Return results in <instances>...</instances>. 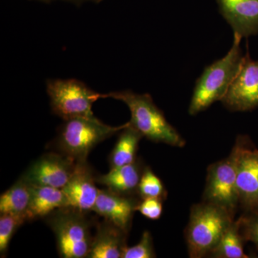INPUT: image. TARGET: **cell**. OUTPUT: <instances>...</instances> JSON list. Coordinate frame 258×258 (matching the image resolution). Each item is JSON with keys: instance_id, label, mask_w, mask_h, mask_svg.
<instances>
[{"instance_id": "cell-7", "label": "cell", "mask_w": 258, "mask_h": 258, "mask_svg": "<svg viewBox=\"0 0 258 258\" xmlns=\"http://www.w3.org/2000/svg\"><path fill=\"white\" fill-rule=\"evenodd\" d=\"M239 153L240 144L236 140L228 157L209 166L203 195L204 202L223 208L233 217L239 205L237 189Z\"/></svg>"}, {"instance_id": "cell-17", "label": "cell", "mask_w": 258, "mask_h": 258, "mask_svg": "<svg viewBox=\"0 0 258 258\" xmlns=\"http://www.w3.org/2000/svg\"><path fill=\"white\" fill-rule=\"evenodd\" d=\"M144 138L139 132L128 125L120 131L114 147L108 157L110 169L132 164L137 159L139 142Z\"/></svg>"}, {"instance_id": "cell-10", "label": "cell", "mask_w": 258, "mask_h": 258, "mask_svg": "<svg viewBox=\"0 0 258 258\" xmlns=\"http://www.w3.org/2000/svg\"><path fill=\"white\" fill-rule=\"evenodd\" d=\"M77 162L60 152L44 154L22 176L30 184L62 189L71 179Z\"/></svg>"}, {"instance_id": "cell-20", "label": "cell", "mask_w": 258, "mask_h": 258, "mask_svg": "<svg viewBox=\"0 0 258 258\" xmlns=\"http://www.w3.org/2000/svg\"><path fill=\"white\" fill-rule=\"evenodd\" d=\"M139 198H159L164 200L166 198L165 186L161 180L149 166H145L138 186Z\"/></svg>"}, {"instance_id": "cell-16", "label": "cell", "mask_w": 258, "mask_h": 258, "mask_svg": "<svg viewBox=\"0 0 258 258\" xmlns=\"http://www.w3.org/2000/svg\"><path fill=\"white\" fill-rule=\"evenodd\" d=\"M64 207H68V203L62 189L32 185L31 198L25 219L27 222L45 219L52 212Z\"/></svg>"}, {"instance_id": "cell-15", "label": "cell", "mask_w": 258, "mask_h": 258, "mask_svg": "<svg viewBox=\"0 0 258 258\" xmlns=\"http://www.w3.org/2000/svg\"><path fill=\"white\" fill-rule=\"evenodd\" d=\"M144 168L137 158L132 164L110 169L107 174L96 176V181L106 189L126 196L138 195V186Z\"/></svg>"}, {"instance_id": "cell-9", "label": "cell", "mask_w": 258, "mask_h": 258, "mask_svg": "<svg viewBox=\"0 0 258 258\" xmlns=\"http://www.w3.org/2000/svg\"><path fill=\"white\" fill-rule=\"evenodd\" d=\"M237 189L246 214H258V149L247 136H238Z\"/></svg>"}, {"instance_id": "cell-25", "label": "cell", "mask_w": 258, "mask_h": 258, "mask_svg": "<svg viewBox=\"0 0 258 258\" xmlns=\"http://www.w3.org/2000/svg\"><path fill=\"white\" fill-rule=\"evenodd\" d=\"M38 2H41L44 3H50L52 2L57 1H63L67 2V3H73L76 5H81L84 4V3H101L103 0H37Z\"/></svg>"}, {"instance_id": "cell-5", "label": "cell", "mask_w": 258, "mask_h": 258, "mask_svg": "<svg viewBox=\"0 0 258 258\" xmlns=\"http://www.w3.org/2000/svg\"><path fill=\"white\" fill-rule=\"evenodd\" d=\"M88 213L72 207H64L44 219L53 232L60 257L87 258L93 238Z\"/></svg>"}, {"instance_id": "cell-6", "label": "cell", "mask_w": 258, "mask_h": 258, "mask_svg": "<svg viewBox=\"0 0 258 258\" xmlns=\"http://www.w3.org/2000/svg\"><path fill=\"white\" fill-rule=\"evenodd\" d=\"M46 91L52 113L63 120L94 115L93 105L104 98V93L96 92L82 81L73 79L48 80Z\"/></svg>"}, {"instance_id": "cell-21", "label": "cell", "mask_w": 258, "mask_h": 258, "mask_svg": "<svg viewBox=\"0 0 258 258\" xmlns=\"http://www.w3.org/2000/svg\"><path fill=\"white\" fill-rule=\"evenodd\" d=\"M27 222L24 216L1 214L0 216V254L5 257L8 252L10 241L15 232L22 225Z\"/></svg>"}, {"instance_id": "cell-22", "label": "cell", "mask_w": 258, "mask_h": 258, "mask_svg": "<svg viewBox=\"0 0 258 258\" xmlns=\"http://www.w3.org/2000/svg\"><path fill=\"white\" fill-rule=\"evenodd\" d=\"M156 257L152 235L149 231L142 234L139 243L125 249L122 258H154Z\"/></svg>"}, {"instance_id": "cell-24", "label": "cell", "mask_w": 258, "mask_h": 258, "mask_svg": "<svg viewBox=\"0 0 258 258\" xmlns=\"http://www.w3.org/2000/svg\"><path fill=\"white\" fill-rule=\"evenodd\" d=\"M163 200L159 198H145L141 200L137 211L151 220L160 218L163 212Z\"/></svg>"}, {"instance_id": "cell-12", "label": "cell", "mask_w": 258, "mask_h": 258, "mask_svg": "<svg viewBox=\"0 0 258 258\" xmlns=\"http://www.w3.org/2000/svg\"><path fill=\"white\" fill-rule=\"evenodd\" d=\"M142 199L100 189L92 212L128 234L134 212Z\"/></svg>"}, {"instance_id": "cell-4", "label": "cell", "mask_w": 258, "mask_h": 258, "mask_svg": "<svg viewBox=\"0 0 258 258\" xmlns=\"http://www.w3.org/2000/svg\"><path fill=\"white\" fill-rule=\"evenodd\" d=\"M127 125L128 123L112 126L95 115L64 120L55 139L56 147L59 152L76 162L86 161L98 144L118 133Z\"/></svg>"}, {"instance_id": "cell-18", "label": "cell", "mask_w": 258, "mask_h": 258, "mask_svg": "<svg viewBox=\"0 0 258 258\" xmlns=\"http://www.w3.org/2000/svg\"><path fill=\"white\" fill-rule=\"evenodd\" d=\"M32 185L20 178L0 197V213L25 217L31 198Z\"/></svg>"}, {"instance_id": "cell-14", "label": "cell", "mask_w": 258, "mask_h": 258, "mask_svg": "<svg viewBox=\"0 0 258 258\" xmlns=\"http://www.w3.org/2000/svg\"><path fill=\"white\" fill-rule=\"evenodd\" d=\"M128 235L119 227L103 220L96 225L87 258H122L128 246Z\"/></svg>"}, {"instance_id": "cell-2", "label": "cell", "mask_w": 258, "mask_h": 258, "mask_svg": "<svg viewBox=\"0 0 258 258\" xmlns=\"http://www.w3.org/2000/svg\"><path fill=\"white\" fill-rule=\"evenodd\" d=\"M242 37L234 35L232 46L225 57L206 66L194 88L188 112L195 115L205 111L215 102L222 101L240 69L243 55Z\"/></svg>"}, {"instance_id": "cell-13", "label": "cell", "mask_w": 258, "mask_h": 258, "mask_svg": "<svg viewBox=\"0 0 258 258\" xmlns=\"http://www.w3.org/2000/svg\"><path fill=\"white\" fill-rule=\"evenodd\" d=\"M219 12L234 35L242 38L258 34V0H216Z\"/></svg>"}, {"instance_id": "cell-3", "label": "cell", "mask_w": 258, "mask_h": 258, "mask_svg": "<svg viewBox=\"0 0 258 258\" xmlns=\"http://www.w3.org/2000/svg\"><path fill=\"white\" fill-rule=\"evenodd\" d=\"M234 217L223 208L203 202L193 205L186 227V244L190 257L212 255Z\"/></svg>"}, {"instance_id": "cell-19", "label": "cell", "mask_w": 258, "mask_h": 258, "mask_svg": "<svg viewBox=\"0 0 258 258\" xmlns=\"http://www.w3.org/2000/svg\"><path fill=\"white\" fill-rule=\"evenodd\" d=\"M244 242L238 223L234 220L224 232L212 256L217 258H248L249 256L244 252Z\"/></svg>"}, {"instance_id": "cell-11", "label": "cell", "mask_w": 258, "mask_h": 258, "mask_svg": "<svg viewBox=\"0 0 258 258\" xmlns=\"http://www.w3.org/2000/svg\"><path fill=\"white\" fill-rule=\"evenodd\" d=\"M96 176L87 161L77 162L74 174L62 189L68 207L92 211L100 190L96 186Z\"/></svg>"}, {"instance_id": "cell-23", "label": "cell", "mask_w": 258, "mask_h": 258, "mask_svg": "<svg viewBox=\"0 0 258 258\" xmlns=\"http://www.w3.org/2000/svg\"><path fill=\"white\" fill-rule=\"evenodd\" d=\"M244 241L252 242L258 250V214H244L237 220Z\"/></svg>"}, {"instance_id": "cell-1", "label": "cell", "mask_w": 258, "mask_h": 258, "mask_svg": "<svg viewBox=\"0 0 258 258\" xmlns=\"http://www.w3.org/2000/svg\"><path fill=\"white\" fill-rule=\"evenodd\" d=\"M112 98L124 103L131 112L129 124L155 143L184 147L186 142L157 106L149 93H134L131 90L104 93V98Z\"/></svg>"}, {"instance_id": "cell-26", "label": "cell", "mask_w": 258, "mask_h": 258, "mask_svg": "<svg viewBox=\"0 0 258 258\" xmlns=\"http://www.w3.org/2000/svg\"><path fill=\"white\" fill-rule=\"evenodd\" d=\"M30 1H33V0H30ZM35 1H37V0H35Z\"/></svg>"}, {"instance_id": "cell-8", "label": "cell", "mask_w": 258, "mask_h": 258, "mask_svg": "<svg viewBox=\"0 0 258 258\" xmlns=\"http://www.w3.org/2000/svg\"><path fill=\"white\" fill-rule=\"evenodd\" d=\"M221 102L231 111H249L258 108V60L251 58L247 43L240 69Z\"/></svg>"}]
</instances>
